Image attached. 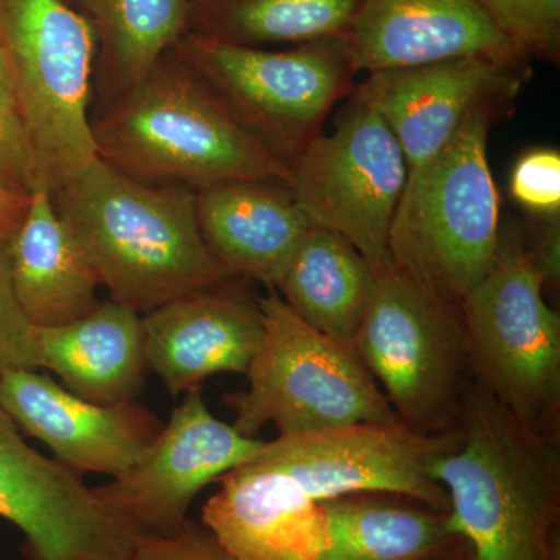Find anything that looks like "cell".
<instances>
[{"instance_id":"7a4b0ae2","label":"cell","mask_w":560,"mask_h":560,"mask_svg":"<svg viewBox=\"0 0 560 560\" xmlns=\"http://www.w3.org/2000/svg\"><path fill=\"white\" fill-rule=\"evenodd\" d=\"M195 197L140 183L101 158L51 194L110 301L139 313L237 278L202 241Z\"/></svg>"},{"instance_id":"3957f363","label":"cell","mask_w":560,"mask_h":560,"mask_svg":"<svg viewBox=\"0 0 560 560\" xmlns=\"http://www.w3.org/2000/svg\"><path fill=\"white\" fill-rule=\"evenodd\" d=\"M91 128L103 162L151 186L198 191L230 180L290 184V167L231 116L173 49L91 117Z\"/></svg>"},{"instance_id":"8fae6325","label":"cell","mask_w":560,"mask_h":560,"mask_svg":"<svg viewBox=\"0 0 560 560\" xmlns=\"http://www.w3.org/2000/svg\"><path fill=\"white\" fill-rule=\"evenodd\" d=\"M456 429L427 434L401 420L355 423L265 442L257 459L287 471L313 500L389 493L448 511V495L431 478V463L447 451Z\"/></svg>"},{"instance_id":"ffe728a7","label":"cell","mask_w":560,"mask_h":560,"mask_svg":"<svg viewBox=\"0 0 560 560\" xmlns=\"http://www.w3.org/2000/svg\"><path fill=\"white\" fill-rule=\"evenodd\" d=\"M9 261L14 298L35 327L62 326L101 305L97 272L55 209L47 187L28 197L11 235Z\"/></svg>"},{"instance_id":"ac0fdd59","label":"cell","mask_w":560,"mask_h":560,"mask_svg":"<svg viewBox=\"0 0 560 560\" xmlns=\"http://www.w3.org/2000/svg\"><path fill=\"white\" fill-rule=\"evenodd\" d=\"M219 481L202 525L235 560H316L329 547L323 503L287 471L253 460Z\"/></svg>"},{"instance_id":"f1b7e54d","label":"cell","mask_w":560,"mask_h":560,"mask_svg":"<svg viewBox=\"0 0 560 560\" xmlns=\"http://www.w3.org/2000/svg\"><path fill=\"white\" fill-rule=\"evenodd\" d=\"M511 195L537 219H558L560 210V154L536 149L523 154L511 175Z\"/></svg>"},{"instance_id":"cb8c5ba5","label":"cell","mask_w":560,"mask_h":560,"mask_svg":"<svg viewBox=\"0 0 560 560\" xmlns=\"http://www.w3.org/2000/svg\"><path fill=\"white\" fill-rule=\"evenodd\" d=\"M360 0H189L187 33L265 47L346 36Z\"/></svg>"},{"instance_id":"30bf717a","label":"cell","mask_w":560,"mask_h":560,"mask_svg":"<svg viewBox=\"0 0 560 560\" xmlns=\"http://www.w3.org/2000/svg\"><path fill=\"white\" fill-rule=\"evenodd\" d=\"M407 176L386 121L350 95L335 131L312 140L294 162L289 187L313 228L345 237L378 272L389 261L390 224Z\"/></svg>"},{"instance_id":"7c38bea8","label":"cell","mask_w":560,"mask_h":560,"mask_svg":"<svg viewBox=\"0 0 560 560\" xmlns=\"http://www.w3.org/2000/svg\"><path fill=\"white\" fill-rule=\"evenodd\" d=\"M0 517L24 533L33 560H130L140 537L70 467L28 447L2 407Z\"/></svg>"},{"instance_id":"603a6c76","label":"cell","mask_w":560,"mask_h":560,"mask_svg":"<svg viewBox=\"0 0 560 560\" xmlns=\"http://www.w3.org/2000/svg\"><path fill=\"white\" fill-rule=\"evenodd\" d=\"M329 547L316 560H425L458 539L447 511L348 495L323 501Z\"/></svg>"},{"instance_id":"5bb4252c","label":"cell","mask_w":560,"mask_h":560,"mask_svg":"<svg viewBox=\"0 0 560 560\" xmlns=\"http://www.w3.org/2000/svg\"><path fill=\"white\" fill-rule=\"evenodd\" d=\"M529 73L528 61L453 58L371 72L350 95L386 121L411 172L451 142L478 103L517 97Z\"/></svg>"},{"instance_id":"1f68e13d","label":"cell","mask_w":560,"mask_h":560,"mask_svg":"<svg viewBox=\"0 0 560 560\" xmlns=\"http://www.w3.org/2000/svg\"><path fill=\"white\" fill-rule=\"evenodd\" d=\"M27 201L0 190V219L20 220L24 215Z\"/></svg>"},{"instance_id":"d4e9b609","label":"cell","mask_w":560,"mask_h":560,"mask_svg":"<svg viewBox=\"0 0 560 560\" xmlns=\"http://www.w3.org/2000/svg\"><path fill=\"white\" fill-rule=\"evenodd\" d=\"M110 98L139 83L187 33L189 0H80Z\"/></svg>"},{"instance_id":"4fadbf2b","label":"cell","mask_w":560,"mask_h":560,"mask_svg":"<svg viewBox=\"0 0 560 560\" xmlns=\"http://www.w3.org/2000/svg\"><path fill=\"white\" fill-rule=\"evenodd\" d=\"M264 444L217 419L195 388L138 463L94 492L142 536H168L183 528L202 488L253 463Z\"/></svg>"},{"instance_id":"52a82bcc","label":"cell","mask_w":560,"mask_h":560,"mask_svg":"<svg viewBox=\"0 0 560 560\" xmlns=\"http://www.w3.org/2000/svg\"><path fill=\"white\" fill-rule=\"evenodd\" d=\"M173 51L290 171L323 135L330 109L355 88L346 36L270 50L186 33Z\"/></svg>"},{"instance_id":"d6a6232c","label":"cell","mask_w":560,"mask_h":560,"mask_svg":"<svg viewBox=\"0 0 560 560\" xmlns=\"http://www.w3.org/2000/svg\"><path fill=\"white\" fill-rule=\"evenodd\" d=\"M451 548H448V550H451ZM459 548L460 550H458V552H447L448 550H445L440 552V555L433 556V558H429L425 560H475L474 556H471L469 547H467V545L464 544V541H460Z\"/></svg>"},{"instance_id":"8992f818","label":"cell","mask_w":560,"mask_h":560,"mask_svg":"<svg viewBox=\"0 0 560 560\" xmlns=\"http://www.w3.org/2000/svg\"><path fill=\"white\" fill-rule=\"evenodd\" d=\"M521 228L500 231L488 275L460 302L475 383L529 429L555 434L560 412V318Z\"/></svg>"},{"instance_id":"f546056e","label":"cell","mask_w":560,"mask_h":560,"mask_svg":"<svg viewBox=\"0 0 560 560\" xmlns=\"http://www.w3.org/2000/svg\"><path fill=\"white\" fill-rule=\"evenodd\" d=\"M130 560H235L205 525L187 521L168 536L143 534Z\"/></svg>"},{"instance_id":"484cf974","label":"cell","mask_w":560,"mask_h":560,"mask_svg":"<svg viewBox=\"0 0 560 560\" xmlns=\"http://www.w3.org/2000/svg\"><path fill=\"white\" fill-rule=\"evenodd\" d=\"M46 187L9 58L0 43V190L28 200Z\"/></svg>"},{"instance_id":"e0dca14e","label":"cell","mask_w":560,"mask_h":560,"mask_svg":"<svg viewBox=\"0 0 560 560\" xmlns=\"http://www.w3.org/2000/svg\"><path fill=\"white\" fill-rule=\"evenodd\" d=\"M346 40L355 72L466 57L529 61L475 0H360Z\"/></svg>"},{"instance_id":"4dcf8cb0","label":"cell","mask_w":560,"mask_h":560,"mask_svg":"<svg viewBox=\"0 0 560 560\" xmlns=\"http://www.w3.org/2000/svg\"><path fill=\"white\" fill-rule=\"evenodd\" d=\"M536 241L528 242L530 257L544 282L559 283L560 278V226L558 219H544Z\"/></svg>"},{"instance_id":"9a60e30c","label":"cell","mask_w":560,"mask_h":560,"mask_svg":"<svg viewBox=\"0 0 560 560\" xmlns=\"http://www.w3.org/2000/svg\"><path fill=\"white\" fill-rule=\"evenodd\" d=\"M0 407L18 429L49 445L70 469L114 478L138 463L164 429L136 400L94 404L36 370L0 374Z\"/></svg>"},{"instance_id":"9c48e42d","label":"cell","mask_w":560,"mask_h":560,"mask_svg":"<svg viewBox=\"0 0 560 560\" xmlns=\"http://www.w3.org/2000/svg\"><path fill=\"white\" fill-rule=\"evenodd\" d=\"M0 43L54 194L98 158L90 114L94 28L66 0H0Z\"/></svg>"},{"instance_id":"44dd1931","label":"cell","mask_w":560,"mask_h":560,"mask_svg":"<svg viewBox=\"0 0 560 560\" xmlns=\"http://www.w3.org/2000/svg\"><path fill=\"white\" fill-rule=\"evenodd\" d=\"M40 368L60 375L70 393L101 405L135 401L145 382L140 313L108 301L69 324L36 327Z\"/></svg>"},{"instance_id":"5b68a950","label":"cell","mask_w":560,"mask_h":560,"mask_svg":"<svg viewBox=\"0 0 560 560\" xmlns=\"http://www.w3.org/2000/svg\"><path fill=\"white\" fill-rule=\"evenodd\" d=\"M259 305L264 338L246 371L248 389L224 396L242 434L256 438L270 423L280 436H300L400 420L352 345L305 323L272 287Z\"/></svg>"},{"instance_id":"ba28073f","label":"cell","mask_w":560,"mask_h":560,"mask_svg":"<svg viewBox=\"0 0 560 560\" xmlns=\"http://www.w3.org/2000/svg\"><path fill=\"white\" fill-rule=\"evenodd\" d=\"M352 345L401 422L427 434L456 429L467 364L459 304L388 261Z\"/></svg>"},{"instance_id":"6da1fadb","label":"cell","mask_w":560,"mask_h":560,"mask_svg":"<svg viewBox=\"0 0 560 560\" xmlns=\"http://www.w3.org/2000/svg\"><path fill=\"white\" fill-rule=\"evenodd\" d=\"M447 525L475 560H559L560 451L478 386H466L456 438L431 463Z\"/></svg>"},{"instance_id":"2e32d148","label":"cell","mask_w":560,"mask_h":560,"mask_svg":"<svg viewBox=\"0 0 560 560\" xmlns=\"http://www.w3.org/2000/svg\"><path fill=\"white\" fill-rule=\"evenodd\" d=\"M147 363L173 396L210 375L246 374L264 338L259 298L232 282L197 291L142 318Z\"/></svg>"},{"instance_id":"277c9868","label":"cell","mask_w":560,"mask_h":560,"mask_svg":"<svg viewBox=\"0 0 560 560\" xmlns=\"http://www.w3.org/2000/svg\"><path fill=\"white\" fill-rule=\"evenodd\" d=\"M515 98L478 103L436 156L408 172L390 224V264L459 305L488 275L499 249L500 197L488 140Z\"/></svg>"},{"instance_id":"7402d4cb","label":"cell","mask_w":560,"mask_h":560,"mask_svg":"<svg viewBox=\"0 0 560 560\" xmlns=\"http://www.w3.org/2000/svg\"><path fill=\"white\" fill-rule=\"evenodd\" d=\"M375 279L377 272L345 237L312 226L275 289L305 323L352 345Z\"/></svg>"},{"instance_id":"d6986e66","label":"cell","mask_w":560,"mask_h":560,"mask_svg":"<svg viewBox=\"0 0 560 560\" xmlns=\"http://www.w3.org/2000/svg\"><path fill=\"white\" fill-rule=\"evenodd\" d=\"M195 208L202 241L220 264L272 289L312 228L289 184L276 180L217 184L197 191Z\"/></svg>"},{"instance_id":"4316f807","label":"cell","mask_w":560,"mask_h":560,"mask_svg":"<svg viewBox=\"0 0 560 560\" xmlns=\"http://www.w3.org/2000/svg\"><path fill=\"white\" fill-rule=\"evenodd\" d=\"M525 58L559 62L560 0H475Z\"/></svg>"},{"instance_id":"83f0119b","label":"cell","mask_w":560,"mask_h":560,"mask_svg":"<svg viewBox=\"0 0 560 560\" xmlns=\"http://www.w3.org/2000/svg\"><path fill=\"white\" fill-rule=\"evenodd\" d=\"M21 219H0V374L40 368L36 327L25 318L11 287L9 245Z\"/></svg>"}]
</instances>
